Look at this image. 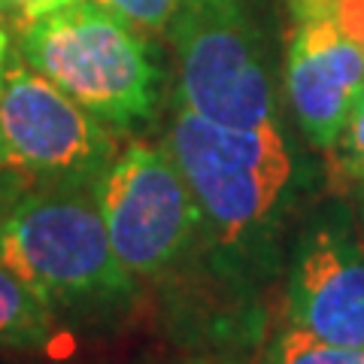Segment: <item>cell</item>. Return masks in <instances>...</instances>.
<instances>
[{
    "instance_id": "8992f818",
    "label": "cell",
    "mask_w": 364,
    "mask_h": 364,
    "mask_svg": "<svg viewBox=\"0 0 364 364\" xmlns=\"http://www.w3.org/2000/svg\"><path fill=\"white\" fill-rule=\"evenodd\" d=\"M116 140L95 112L21 61L6 64L0 88V161L40 182H97Z\"/></svg>"
},
{
    "instance_id": "ba28073f",
    "label": "cell",
    "mask_w": 364,
    "mask_h": 364,
    "mask_svg": "<svg viewBox=\"0 0 364 364\" xmlns=\"http://www.w3.org/2000/svg\"><path fill=\"white\" fill-rule=\"evenodd\" d=\"M364 91V49L328 18H294L286 95L306 140L331 149Z\"/></svg>"
},
{
    "instance_id": "30bf717a",
    "label": "cell",
    "mask_w": 364,
    "mask_h": 364,
    "mask_svg": "<svg viewBox=\"0 0 364 364\" xmlns=\"http://www.w3.org/2000/svg\"><path fill=\"white\" fill-rule=\"evenodd\" d=\"M261 364H364V349H343L325 343L304 328H289L282 331L273 346L264 352Z\"/></svg>"
},
{
    "instance_id": "9c48e42d",
    "label": "cell",
    "mask_w": 364,
    "mask_h": 364,
    "mask_svg": "<svg viewBox=\"0 0 364 364\" xmlns=\"http://www.w3.org/2000/svg\"><path fill=\"white\" fill-rule=\"evenodd\" d=\"M55 313L9 267L0 264V349H43Z\"/></svg>"
},
{
    "instance_id": "8fae6325",
    "label": "cell",
    "mask_w": 364,
    "mask_h": 364,
    "mask_svg": "<svg viewBox=\"0 0 364 364\" xmlns=\"http://www.w3.org/2000/svg\"><path fill=\"white\" fill-rule=\"evenodd\" d=\"M294 18H328L364 49V0H289Z\"/></svg>"
},
{
    "instance_id": "5bb4252c",
    "label": "cell",
    "mask_w": 364,
    "mask_h": 364,
    "mask_svg": "<svg viewBox=\"0 0 364 364\" xmlns=\"http://www.w3.org/2000/svg\"><path fill=\"white\" fill-rule=\"evenodd\" d=\"M31 186H33V182L25 173H18V170H13L9 164L0 161V228L6 225L9 213L16 210V203L25 198V191Z\"/></svg>"
},
{
    "instance_id": "4fadbf2b",
    "label": "cell",
    "mask_w": 364,
    "mask_h": 364,
    "mask_svg": "<svg viewBox=\"0 0 364 364\" xmlns=\"http://www.w3.org/2000/svg\"><path fill=\"white\" fill-rule=\"evenodd\" d=\"M95 4L107 6L109 13L122 16L136 31H152L155 33V31L170 28V21H173L182 0H95Z\"/></svg>"
},
{
    "instance_id": "3957f363",
    "label": "cell",
    "mask_w": 364,
    "mask_h": 364,
    "mask_svg": "<svg viewBox=\"0 0 364 364\" xmlns=\"http://www.w3.org/2000/svg\"><path fill=\"white\" fill-rule=\"evenodd\" d=\"M21 58L100 122L128 128L155 112L158 67L134 25L73 0L25 25Z\"/></svg>"
},
{
    "instance_id": "277c9868",
    "label": "cell",
    "mask_w": 364,
    "mask_h": 364,
    "mask_svg": "<svg viewBox=\"0 0 364 364\" xmlns=\"http://www.w3.org/2000/svg\"><path fill=\"white\" fill-rule=\"evenodd\" d=\"M109 243L134 279L176 270L207 234L203 213L167 143L131 140L95 182Z\"/></svg>"
},
{
    "instance_id": "6da1fadb",
    "label": "cell",
    "mask_w": 364,
    "mask_h": 364,
    "mask_svg": "<svg viewBox=\"0 0 364 364\" xmlns=\"http://www.w3.org/2000/svg\"><path fill=\"white\" fill-rule=\"evenodd\" d=\"M0 264L52 313L116 310L136 291L109 243L95 182L31 186L0 228Z\"/></svg>"
},
{
    "instance_id": "52a82bcc",
    "label": "cell",
    "mask_w": 364,
    "mask_h": 364,
    "mask_svg": "<svg viewBox=\"0 0 364 364\" xmlns=\"http://www.w3.org/2000/svg\"><path fill=\"white\" fill-rule=\"evenodd\" d=\"M291 325L325 343L364 349V246L346 222L310 228L289 282Z\"/></svg>"
},
{
    "instance_id": "7c38bea8",
    "label": "cell",
    "mask_w": 364,
    "mask_h": 364,
    "mask_svg": "<svg viewBox=\"0 0 364 364\" xmlns=\"http://www.w3.org/2000/svg\"><path fill=\"white\" fill-rule=\"evenodd\" d=\"M331 149L337 152L340 173H343L346 179H352V182H358V186L364 188V91L355 100V107H352L343 131H340L337 143L331 146Z\"/></svg>"
},
{
    "instance_id": "2e32d148",
    "label": "cell",
    "mask_w": 364,
    "mask_h": 364,
    "mask_svg": "<svg viewBox=\"0 0 364 364\" xmlns=\"http://www.w3.org/2000/svg\"><path fill=\"white\" fill-rule=\"evenodd\" d=\"M6 64H9V33L0 21V88H4V76H6Z\"/></svg>"
},
{
    "instance_id": "7a4b0ae2",
    "label": "cell",
    "mask_w": 364,
    "mask_h": 364,
    "mask_svg": "<svg viewBox=\"0 0 364 364\" xmlns=\"http://www.w3.org/2000/svg\"><path fill=\"white\" fill-rule=\"evenodd\" d=\"M164 143L210 237L246 246L270 231L294 182V155L279 122L234 128L179 107Z\"/></svg>"
},
{
    "instance_id": "5b68a950",
    "label": "cell",
    "mask_w": 364,
    "mask_h": 364,
    "mask_svg": "<svg viewBox=\"0 0 364 364\" xmlns=\"http://www.w3.org/2000/svg\"><path fill=\"white\" fill-rule=\"evenodd\" d=\"M170 40L179 107L234 128L277 122L264 40L246 0H182Z\"/></svg>"
},
{
    "instance_id": "9a60e30c",
    "label": "cell",
    "mask_w": 364,
    "mask_h": 364,
    "mask_svg": "<svg viewBox=\"0 0 364 364\" xmlns=\"http://www.w3.org/2000/svg\"><path fill=\"white\" fill-rule=\"evenodd\" d=\"M67 4H73V0H0V9H13V13L28 25V21L49 16Z\"/></svg>"
}]
</instances>
